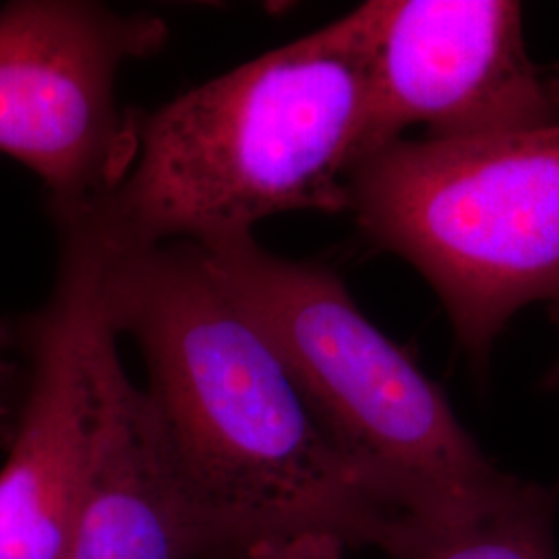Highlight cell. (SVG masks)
Segmentation results:
<instances>
[{"label":"cell","mask_w":559,"mask_h":559,"mask_svg":"<svg viewBox=\"0 0 559 559\" xmlns=\"http://www.w3.org/2000/svg\"><path fill=\"white\" fill-rule=\"evenodd\" d=\"M78 228L98 255L104 318L145 360L189 559L300 533L381 549L402 514L325 436L200 245L115 249Z\"/></svg>","instance_id":"cell-1"},{"label":"cell","mask_w":559,"mask_h":559,"mask_svg":"<svg viewBox=\"0 0 559 559\" xmlns=\"http://www.w3.org/2000/svg\"><path fill=\"white\" fill-rule=\"evenodd\" d=\"M371 92L362 2L299 40L133 117L117 187L71 224L115 249L253 235L284 212L348 210Z\"/></svg>","instance_id":"cell-2"},{"label":"cell","mask_w":559,"mask_h":559,"mask_svg":"<svg viewBox=\"0 0 559 559\" xmlns=\"http://www.w3.org/2000/svg\"><path fill=\"white\" fill-rule=\"evenodd\" d=\"M203 251L276 346L325 436L402 516H454L516 485L336 272L274 255L255 235Z\"/></svg>","instance_id":"cell-3"},{"label":"cell","mask_w":559,"mask_h":559,"mask_svg":"<svg viewBox=\"0 0 559 559\" xmlns=\"http://www.w3.org/2000/svg\"><path fill=\"white\" fill-rule=\"evenodd\" d=\"M348 210L433 286L477 365L516 311L559 297V122L400 138L357 162Z\"/></svg>","instance_id":"cell-4"},{"label":"cell","mask_w":559,"mask_h":559,"mask_svg":"<svg viewBox=\"0 0 559 559\" xmlns=\"http://www.w3.org/2000/svg\"><path fill=\"white\" fill-rule=\"evenodd\" d=\"M166 23L90 0H15L0 9V152L41 180L52 222L96 207L133 154L117 102L127 60L166 41Z\"/></svg>","instance_id":"cell-5"},{"label":"cell","mask_w":559,"mask_h":559,"mask_svg":"<svg viewBox=\"0 0 559 559\" xmlns=\"http://www.w3.org/2000/svg\"><path fill=\"white\" fill-rule=\"evenodd\" d=\"M371 92L360 160L408 127L475 138L559 122L514 0H369Z\"/></svg>","instance_id":"cell-6"},{"label":"cell","mask_w":559,"mask_h":559,"mask_svg":"<svg viewBox=\"0 0 559 559\" xmlns=\"http://www.w3.org/2000/svg\"><path fill=\"white\" fill-rule=\"evenodd\" d=\"M57 230L55 288L20 320L25 378L0 468V559H67L87 479L98 255L80 228Z\"/></svg>","instance_id":"cell-7"},{"label":"cell","mask_w":559,"mask_h":559,"mask_svg":"<svg viewBox=\"0 0 559 559\" xmlns=\"http://www.w3.org/2000/svg\"><path fill=\"white\" fill-rule=\"evenodd\" d=\"M117 340L98 300L90 462L67 559H189L160 431L145 390L120 362Z\"/></svg>","instance_id":"cell-8"},{"label":"cell","mask_w":559,"mask_h":559,"mask_svg":"<svg viewBox=\"0 0 559 559\" xmlns=\"http://www.w3.org/2000/svg\"><path fill=\"white\" fill-rule=\"evenodd\" d=\"M559 491L533 480L456 516H402L383 543L392 559H559Z\"/></svg>","instance_id":"cell-9"},{"label":"cell","mask_w":559,"mask_h":559,"mask_svg":"<svg viewBox=\"0 0 559 559\" xmlns=\"http://www.w3.org/2000/svg\"><path fill=\"white\" fill-rule=\"evenodd\" d=\"M20 321L0 320V427L4 436L20 404L25 369L21 367Z\"/></svg>","instance_id":"cell-10"},{"label":"cell","mask_w":559,"mask_h":559,"mask_svg":"<svg viewBox=\"0 0 559 559\" xmlns=\"http://www.w3.org/2000/svg\"><path fill=\"white\" fill-rule=\"evenodd\" d=\"M346 543L328 533H300L263 543L235 559H344Z\"/></svg>","instance_id":"cell-11"},{"label":"cell","mask_w":559,"mask_h":559,"mask_svg":"<svg viewBox=\"0 0 559 559\" xmlns=\"http://www.w3.org/2000/svg\"><path fill=\"white\" fill-rule=\"evenodd\" d=\"M551 313H554V318H556V321L559 323V297L551 302ZM547 381H549L551 388L559 390V360L556 362V367L549 371V380Z\"/></svg>","instance_id":"cell-12"}]
</instances>
